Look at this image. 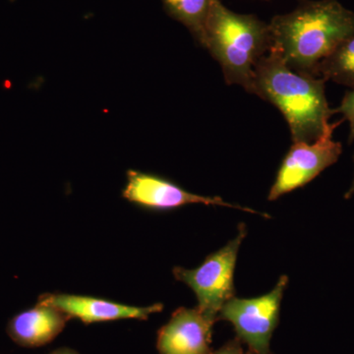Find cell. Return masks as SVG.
Here are the masks:
<instances>
[{
	"mask_svg": "<svg viewBox=\"0 0 354 354\" xmlns=\"http://www.w3.org/2000/svg\"><path fill=\"white\" fill-rule=\"evenodd\" d=\"M271 48L290 68L317 76L319 64L354 32V12L337 0L304 1L269 23Z\"/></svg>",
	"mask_w": 354,
	"mask_h": 354,
	"instance_id": "obj_1",
	"label": "cell"
},
{
	"mask_svg": "<svg viewBox=\"0 0 354 354\" xmlns=\"http://www.w3.org/2000/svg\"><path fill=\"white\" fill-rule=\"evenodd\" d=\"M325 83L321 77L290 68L270 50L256 65L254 95L281 111L290 127L293 143H311L339 124L330 122L335 113L328 104Z\"/></svg>",
	"mask_w": 354,
	"mask_h": 354,
	"instance_id": "obj_2",
	"label": "cell"
},
{
	"mask_svg": "<svg viewBox=\"0 0 354 354\" xmlns=\"http://www.w3.org/2000/svg\"><path fill=\"white\" fill-rule=\"evenodd\" d=\"M204 48L215 58L228 85L254 95L255 67L271 48L269 23L251 14L230 10L213 0L206 23Z\"/></svg>",
	"mask_w": 354,
	"mask_h": 354,
	"instance_id": "obj_3",
	"label": "cell"
},
{
	"mask_svg": "<svg viewBox=\"0 0 354 354\" xmlns=\"http://www.w3.org/2000/svg\"><path fill=\"white\" fill-rule=\"evenodd\" d=\"M245 225L241 223L236 236L227 245L211 254L196 269L176 267L174 278L194 291L197 308L213 322L218 321L223 305L234 297V274L237 255L246 236Z\"/></svg>",
	"mask_w": 354,
	"mask_h": 354,
	"instance_id": "obj_4",
	"label": "cell"
},
{
	"mask_svg": "<svg viewBox=\"0 0 354 354\" xmlns=\"http://www.w3.org/2000/svg\"><path fill=\"white\" fill-rule=\"evenodd\" d=\"M281 276L267 295L254 298L232 297L223 305L218 321L234 326L237 337L255 354H270L272 335L279 324L281 302L288 286Z\"/></svg>",
	"mask_w": 354,
	"mask_h": 354,
	"instance_id": "obj_5",
	"label": "cell"
},
{
	"mask_svg": "<svg viewBox=\"0 0 354 354\" xmlns=\"http://www.w3.org/2000/svg\"><path fill=\"white\" fill-rule=\"evenodd\" d=\"M334 131L330 130L311 143H293L270 189L269 201H276L283 195L304 187L339 160L342 145L333 139Z\"/></svg>",
	"mask_w": 354,
	"mask_h": 354,
	"instance_id": "obj_6",
	"label": "cell"
},
{
	"mask_svg": "<svg viewBox=\"0 0 354 354\" xmlns=\"http://www.w3.org/2000/svg\"><path fill=\"white\" fill-rule=\"evenodd\" d=\"M128 201L144 207V208L167 211L180 208L191 204H203L206 206L227 207L259 214L264 218H270L268 214L259 213L255 209L230 204L221 197L202 196L186 191L181 186L152 174L130 169L127 171V183L122 192Z\"/></svg>",
	"mask_w": 354,
	"mask_h": 354,
	"instance_id": "obj_7",
	"label": "cell"
},
{
	"mask_svg": "<svg viewBox=\"0 0 354 354\" xmlns=\"http://www.w3.org/2000/svg\"><path fill=\"white\" fill-rule=\"evenodd\" d=\"M215 322L197 308L181 307L158 330L157 348L160 354H211Z\"/></svg>",
	"mask_w": 354,
	"mask_h": 354,
	"instance_id": "obj_8",
	"label": "cell"
},
{
	"mask_svg": "<svg viewBox=\"0 0 354 354\" xmlns=\"http://www.w3.org/2000/svg\"><path fill=\"white\" fill-rule=\"evenodd\" d=\"M38 301L50 305L66 314L69 318H77L85 324L108 322L121 319L147 320L152 314L162 312L164 305L156 304L147 307L129 306L101 298L72 295H46Z\"/></svg>",
	"mask_w": 354,
	"mask_h": 354,
	"instance_id": "obj_9",
	"label": "cell"
},
{
	"mask_svg": "<svg viewBox=\"0 0 354 354\" xmlns=\"http://www.w3.org/2000/svg\"><path fill=\"white\" fill-rule=\"evenodd\" d=\"M69 319L60 310L38 301L36 306L14 316L7 333L21 346L38 348L53 341Z\"/></svg>",
	"mask_w": 354,
	"mask_h": 354,
	"instance_id": "obj_10",
	"label": "cell"
},
{
	"mask_svg": "<svg viewBox=\"0 0 354 354\" xmlns=\"http://www.w3.org/2000/svg\"><path fill=\"white\" fill-rule=\"evenodd\" d=\"M165 12L185 26L198 44L204 46L205 31L213 0H162Z\"/></svg>",
	"mask_w": 354,
	"mask_h": 354,
	"instance_id": "obj_11",
	"label": "cell"
},
{
	"mask_svg": "<svg viewBox=\"0 0 354 354\" xmlns=\"http://www.w3.org/2000/svg\"><path fill=\"white\" fill-rule=\"evenodd\" d=\"M317 76L354 88V32L319 64Z\"/></svg>",
	"mask_w": 354,
	"mask_h": 354,
	"instance_id": "obj_12",
	"label": "cell"
},
{
	"mask_svg": "<svg viewBox=\"0 0 354 354\" xmlns=\"http://www.w3.org/2000/svg\"><path fill=\"white\" fill-rule=\"evenodd\" d=\"M335 113H341L344 116V120L348 121L349 123V144L354 141V88L348 91L344 97H342L341 104L339 108L335 109Z\"/></svg>",
	"mask_w": 354,
	"mask_h": 354,
	"instance_id": "obj_13",
	"label": "cell"
},
{
	"mask_svg": "<svg viewBox=\"0 0 354 354\" xmlns=\"http://www.w3.org/2000/svg\"><path fill=\"white\" fill-rule=\"evenodd\" d=\"M243 344V342L236 337L223 344L218 351H212L211 354H255L248 348H244Z\"/></svg>",
	"mask_w": 354,
	"mask_h": 354,
	"instance_id": "obj_14",
	"label": "cell"
},
{
	"mask_svg": "<svg viewBox=\"0 0 354 354\" xmlns=\"http://www.w3.org/2000/svg\"><path fill=\"white\" fill-rule=\"evenodd\" d=\"M50 354H79V353H76V351H73V349L64 348H58V349H57V351H53V353H50Z\"/></svg>",
	"mask_w": 354,
	"mask_h": 354,
	"instance_id": "obj_15",
	"label": "cell"
},
{
	"mask_svg": "<svg viewBox=\"0 0 354 354\" xmlns=\"http://www.w3.org/2000/svg\"><path fill=\"white\" fill-rule=\"evenodd\" d=\"M354 160V156H353ZM354 195V176L353 179V183H351V185L349 186L348 190L346 191V194H344V199L348 200L351 199Z\"/></svg>",
	"mask_w": 354,
	"mask_h": 354,
	"instance_id": "obj_16",
	"label": "cell"
}]
</instances>
